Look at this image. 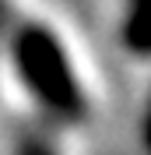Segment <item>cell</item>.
Returning a JSON list of instances; mask_svg holds the SVG:
<instances>
[{
	"instance_id": "3",
	"label": "cell",
	"mask_w": 151,
	"mask_h": 155,
	"mask_svg": "<svg viewBox=\"0 0 151 155\" xmlns=\"http://www.w3.org/2000/svg\"><path fill=\"white\" fill-rule=\"evenodd\" d=\"M14 155H60V145H56L53 127L42 124V120L25 124L18 130V137H14Z\"/></svg>"
},
{
	"instance_id": "4",
	"label": "cell",
	"mask_w": 151,
	"mask_h": 155,
	"mask_svg": "<svg viewBox=\"0 0 151 155\" xmlns=\"http://www.w3.org/2000/svg\"><path fill=\"white\" fill-rule=\"evenodd\" d=\"M141 137H144V148H148V155H151V99H148L144 116H141Z\"/></svg>"
},
{
	"instance_id": "1",
	"label": "cell",
	"mask_w": 151,
	"mask_h": 155,
	"mask_svg": "<svg viewBox=\"0 0 151 155\" xmlns=\"http://www.w3.org/2000/svg\"><path fill=\"white\" fill-rule=\"evenodd\" d=\"M11 64L14 74L25 85L35 106L46 113V124L77 127L88 116V95L74 74V64L67 57L60 35L42 21H21L7 32Z\"/></svg>"
},
{
	"instance_id": "5",
	"label": "cell",
	"mask_w": 151,
	"mask_h": 155,
	"mask_svg": "<svg viewBox=\"0 0 151 155\" xmlns=\"http://www.w3.org/2000/svg\"><path fill=\"white\" fill-rule=\"evenodd\" d=\"M11 32V0H0V42Z\"/></svg>"
},
{
	"instance_id": "2",
	"label": "cell",
	"mask_w": 151,
	"mask_h": 155,
	"mask_svg": "<svg viewBox=\"0 0 151 155\" xmlns=\"http://www.w3.org/2000/svg\"><path fill=\"white\" fill-rule=\"evenodd\" d=\"M120 39L127 53L151 57V0H127L120 21Z\"/></svg>"
}]
</instances>
